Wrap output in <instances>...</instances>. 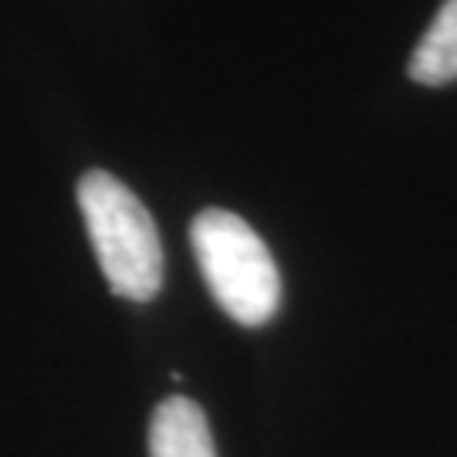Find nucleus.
<instances>
[{
  "label": "nucleus",
  "instance_id": "f257e3e1",
  "mask_svg": "<svg viewBox=\"0 0 457 457\" xmlns=\"http://www.w3.org/2000/svg\"><path fill=\"white\" fill-rule=\"evenodd\" d=\"M79 207L102 264V275L119 298L149 302L163 288V245L143 200L105 170L79 180Z\"/></svg>",
  "mask_w": 457,
  "mask_h": 457
},
{
  "label": "nucleus",
  "instance_id": "f03ea898",
  "mask_svg": "<svg viewBox=\"0 0 457 457\" xmlns=\"http://www.w3.org/2000/svg\"><path fill=\"white\" fill-rule=\"evenodd\" d=\"M190 245L213 302L241 326H264L281 305V278L271 251L245 217L230 211L196 213Z\"/></svg>",
  "mask_w": 457,
  "mask_h": 457
},
{
  "label": "nucleus",
  "instance_id": "7ed1b4c3",
  "mask_svg": "<svg viewBox=\"0 0 457 457\" xmlns=\"http://www.w3.org/2000/svg\"><path fill=\"white\" fill-rule=\"evenodd\" d=\"M149 457H217L211 424L190 396L163 400L149 424Z\"/></svg>",
  "mask_w": 457,
  "mask_h": 457
},
{
  "label": "nucleus",
  "instance_id": "20e7f679",
  "mask_svg": "<svg viewBox=\"0 0 457 457\" xmlns=\"http://www.w3.org/2000/svg\"><path fill=\"white\" fill-rule=\"evenodd\" d=\"M407 75L420 85L457 82V0H444L420 45L410 54Z\"/></svg>",
  "mask_w": 457,
  "mask_h": 457
}]
</instances>
